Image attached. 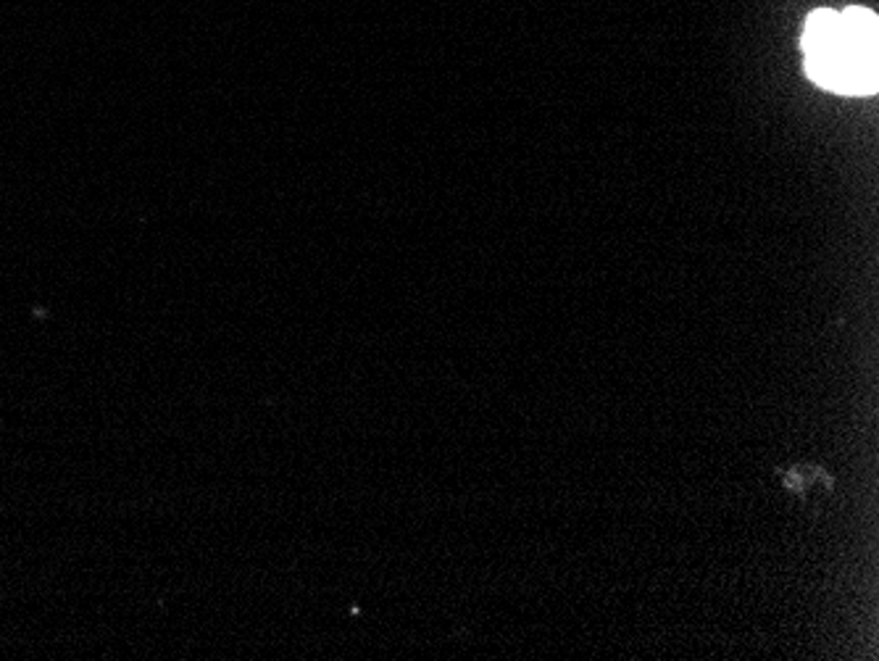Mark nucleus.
<instances>
[{"label": "nucleus", "mask_w": 879, "mask_h": 661, "mask_svg": "<svg viewBox=\"0 0 879 661\" xmlns=\"http://www.w3.org/2000/svg\"><path fill=\"white\" fill-rule=\"evenodd\" d=\"M801 48L806 74L819 87L853 98L877 93L879 19L872 8H816L806 19Z\"/></svg>", "instance_id": "nucleus-1"}]
</instances>
